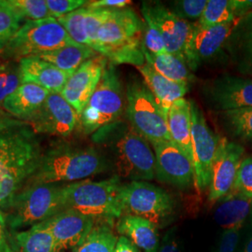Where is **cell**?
I'll use <instances>...</instances> for the list:
<instances>
[{"label": "cell", "instance_id": "1", "mask_svg": "<svg viewBox=\"0 0 252 252\" xmlns=\"http://www.w3.org/2000/svg\"><path fill=\"white\" fill-rule=\"evenodd\" d=\"M42 154L36 133L28 126L0 134V210L4 213L35 174Z\"/></svg>", "mask_w": 252, "mask_h": 252}, {"label": "cell", "instance_id": "2", "mask_svg": "<svg viewBox=\"0 0 252 252\" xmlns=\"http://www.w3.org/2000/svg\"><path fill=\"white\" fill-rule=\"evenodd\" d=\"M108 167L107 159L94 147L57 145L42 154L36 171L27 184H69L88 180Z\"/></svg>", "mask_w": 252, "mask_h": 252}, {"label": "cell", "instance_id": "3", "mask_svg": "<svg viewBox=\"0 0 252 252\" xmlns=\"http://www.w3.org/2000/svg\"><path fill=\"white\" fill-rule=\"evenodd\" d=\"M97 142L106 141L113 155L119 178L131 181L155 179V155L150 142L127 125L113 124L96 132Z\"/></svg>", "mask_w": 252, "mask_h": 252}, {"label": "cell", "instance_id": "4", "mask_svg": "<svg viewBox=\"0 0 252 252\" xmlns=\"http://www.w3.org/2000/svg\"><path fill=\"white\" fill-rule=\"evenodd\" d=\"M96 53L113 64H144L143 21L130 8L113 9L100 28Z\"/></svg>", "mask_w": 252, "mask_h": 252}, {"label": "cell", "instance_id": "5", "mask_svg": "<svg viewBox=\"0 0 252 252\" xmlns=\"http://www.w3.org/2000/svg\"><path fill=\"white\" fill-rule=\"evenodd\" d=\"M122 187L117 175L100 181L84 180L64 184L63 207L96 220H115L124 215L121 203Z\"/></svg>", "mask_w": 252, "mask_h": 252}, {"label": "cell", "instance_id": "6", "mask_svg": "<svg viewBox=\"0 0 252 252\" xmlns=\"http://www.w3.org/2000/svg\"><path fill=\"white\" fill-rule=\"evenodd\" d=\"M64 184H27L5 212L11 231H21L38 224L64 209Z\"/></svg>", "mask_w": 252, "mask_h": 252}, {"label": "cell", "instance_id": "7", "mask_svg": "<svg viewBox=\"0 0 252 252\" xmlns=\"http://www.w3.org/2000/svg\"><path fill=\"white\" fill-rule=\"evenodd\" d=\"M72 44L78 43L73 41L57 19L49 17L23 24L1 51V54L7 59L21 60Z\"/></svg>", "mask_w": 252, "mask_h": 252}, {"label": "cell", "instance_id": "8", "mask_svg": "<svg viewBox=\"0 0 252 252\" xmlns=\"http://www.w3.org/2000/svg\"><path fill=\"white\" fill-rule=\"evenodd\" d=\"M125 108L122 82L113 63L108 62L99 83L79 117L84 134L90 135L116 123Z\"/></svg>", "mask_w": 252, "mask_h": 252}, {"label": "cell", "instance_id": "9", "mask_svg": "<svg viewBox=\"0 0 252 252\" xmlns=\"http://www.w3.org/2000/svg\"><path fill=\"white\" fill-rule=\"evenodd\" d=\"M126 116L135 131L151 144L171 140L167 113L156 102L153 94L140 81H132L126 89Z\"/></svg>", "mask_w": 252, "mask_h": 252}, {"label": "cell", "instance_id": "10", "mask_svg": "<svg viewBox=\"0 0 252 252\" xmlns=\"http://www.w3.org/2000/svg\"><path fill=\"white\" fill-rule=\"evenodd\" d=\"M121 203L124 215L143 218L158 228L170 223L176 207L170 193L148 181L123 185Z\"/></svg>", "mask_w": 252, "mask_h": 252}, {"label": "cell", "instance_id": "11", "mask_svg": "<svg viewBox=\"0 0 252 252\" xmlns=\"http://www.w3.org/2000/svg\"><path fill=\"white\" fill-rule=\"evenodd\" d=\"M190 102L191 146L194 168V185L199 191L209 188L211 173L221 137L207 126L204 113L197 104Z\"/></svg>", "mask_w": 252, "mask_h": 252}, {"label": "cell", "instance_id": "12", "mask_svg": "<svg viewBox=\"0 0 252 252\" xmlns=\"http://www.w3.org/2000/svg\"><path fill=\"white\" fill-rule=\"evenodd\" d=\"M155 155V179L177 187L194 184V168L189 156L172 140L152 143Z\"/></svg>", "mask_w": 252, "mask_h": 252}, {"label": "cell", "instance_id": "13", "mask_svg": "<svg viewBox=\"0 0 252 252\" xmlns=\"http://www.w3.org/2000/svg\"><path fill=\"white\" fill-rule=\"evenodd\" d=\"M79 115L60 93H50L42 107L28 121L36 134L66 137L72 134Z\"/></svg>", "mask_w": 252, "mask_h": 252}, {"label": "cell", "instance_id": "14", "mask_svg": "<svg viewBox=\"0 0 252 252\" xmlns=\"http://www.w3.org/2000/svg\"><path fill=\"white\" fill-rule=\"evenodd\" d=\"M237 22L238 20L212 27L193 24L184 52L190 70H195L203 62L216 57L229 40Z\"/></svg>", "mask_w": 252, "mask_h": 252}, {"label": "cell", "instance_id": "15", "mask_svg": "<svg viewBox=\"0 0 252 252\" xmlns=\"http://www.w3.org/2000/svg\"><path fill=\"white\" fill-rule=\"evenodd\" d=\"M141 11L148 14L158 27L167 53L184 57L185 47L193 24L179 18L161 2H144Z\"/></svg>", "mask_w": 252, "mask_h": 252}, {"label": "cell", "instance_id": "16", "mask_svg": "<svg viewBox=\"0 0 252 252\" xmlns=\"http://www.w3.org/2000/svg\"><path fill=\"white\" fill-rule=\"evenodd\" d=\"M243 147L221 137L211 173L208 201L215 203L233 189L239 166L243 160Z\"/></svg>", "mask_w": 252, "mask_h": 252}, {"label": "cell", "instance_id": "17", "mask_svg": "<svg viewBox=\"0 0 252 252\" xmlns=\"http://www.w3.org/2000/svg\"><path fill=\"white\" fill-rule=\"evenodd\" d=\"M108 63V59L101 54L91 58L73 73L63 86L60 94L77 111L79 117L96 89Z\"/></svg>", "mask_w": 252, "mask_h": 252}, {"label": "cell", "instance_id": "18", "mask_svg": "<svg viewBox=\"0 0 252 252\" xmlns=\"http://www.w3.org/2000/svg\"><path fill=\"white\" fill-rule=\"evenodd\" d=\"M96 220L93 217L83 215L73 209H63L40 224L53 235L57 249L63 252L73 250L81 244Z\"/></svg>", "mask_w": 252, "mask_h": 252}, {"label": "cell", "instance_id": "19", "mask_svg": "<svg viewBox=\"0 0 252 252\" xmlns=\"http://www.w3.org/2000/svg\"><path fill=\"white\" fill-rule=\"evenodd\" d=\"M206 95L210 105L221 112L252 108V79L221 76L207 86Z\"/></svg>", "mask_w": 252, "mask_h": 252}, {"label": "cell", "instance_id": "20", "mask_svg": "<svg viewBox=\"0 0 252 252\" xmlns=\"http://www.w3.org/2000/svg\"><path fill=\"white\" fill-rule=\"evenodd\" d=\"M22 84L33 83L50 93H61L70 74L39 58L29 56L19 60Z\"/></svg>", "mask_w": 252, "mask_h": 252}, {"label": "cell", "instance_id": "21", "mask_svg": "<svg viewBox=\"0 0 252 252\" xmlns=\"http://www.w3.org/2000/svg\"><path fill=\"white\" fill-rule=\"evenodd\" d=\"M50 92L33 83H23L2 104V108L18 120L28 123L44 104Z\"/></svg>", "mask_w": 252, "mask_h": 252}, {"label": "cell", "instance_id": "22", "mask_svg": "<svg viewBox=\"0 0 252 252\" xmlns=\"http://www.w3.org/2000/svg\"><path fill=\"white\" fill-rule=\"evenodd\" d=\"M136 68L142 75L145 85L151 91L156 102L165 113H168L176 101L184 98L188 90V83L171 81L154 70L147 63Z\"/></svg>", "mask_w": 252, "mask_h": 252}, {"label": "cell", "instance_id": "23", "mask_svg": "<svg viewBox=\"0 0 252 252\" xmlns=\"http://www.w3.org/2000/svg\"><path fill=\"white\" fill-rule=\"evenodd\" d=\"M158 227L152 221L132 215H123L117 220L118 234L126 236L143 252H157L160 246Z\"/></svg>", "mask_w": 252, "mask_h": 252}, {"label": "cell", "instance_id": "24", "mask_svg": "<svg viewBox=\"0 0 252 252\" xmlns=\"http://www.w3.org/2000/svg\"><path fill=\"white\" fill-rule=\"evenodd\" d=\"M167 120L172 141L192 161L190 102L184 98L176 101L167 113Z\"/></svg>", "mask_w": 252, "mask_h": 252}, {"label": "cell", "instance_id": "25", "mask_svg": "<svg viewBox=\"0 0 252 252\" xmlns=\"http://www.w3.org/2000/svg\"><path fill=\"white\" fill-rule=\"evenodd\" d=\"M220 201V204L214 213L218 225L224 230L242 228L245 220L252 212V199L242 194L229 192Z\"/></svg>", "mask_w": 252, "mask_h": 252}, {"label": "cell", "instance_id": "26", "mask_svg": "<svg viewBox=\"0 0 252 252\" xmlns=\"http://www.w3.org/2000/svg\"><path fill=\"white\" fill-rule=\"evenodd\" d=\"M143 54L145 62L165 78L171 81L185 83H189V81L194 80V77L184 57L169 53L154 54L149 52L145 48L144 44Z\"/></svg>", "mask_w": 252, "mask_h": 252}, {"label": "cell", "instance_id": "27", "mask_svg": "<svg viewBox=\"0 0 252 252\" xmlns=\"http://www.w3.org/2000/svg\"><path fill=\"white\" fill-rule=\"evenodd\" d=\"M10 239L16 252H61L53 235L40 223L27 230L11 231Z\"/></svg>", "mask_w": 252, "mask_h": 252}, {"label": "cell", "instance_id": "28", "mask_svg": "<svg viewBox=\"0 0 252 252\" xmlns=\"http://www.w3.org/2000/svg\"><path fill=\"white\" fill-rule=\"evenodd\" d=\"M98 54L88 46L72 44L37 56L64 72L72 75L82 63Z\"/></svg>", "mask_w": 252, "mask_h": 252}, {"label": "cell", "instance_id": "29", "mask_svg": "<svg viewBox=\"0 0 252 252\" xmlns=\"http://www.w3.org/2000/svg\"><path fill=\"white\" fill-rule=\"evenodd\" d=\"M114 220H97L90 233L73 252H114L118 236L113 231Z\"/></svg>", "mask_w": 252, "mask_h": 252}, {"label": "cell", "instance_id": "30", "mask_svg": "<svg viewBox=\"0 0 252 252\" xmlns=\"http://www.w3.org/2000/svg\"><path fill=\"white\" fill-rule=\"evenodd\" d=\"M228 41L241 56V65L252 64V10L238 20Z\"/></svg>", "mask_w": 252, "mask_h": 252}, {"label": "cell", "instance_id": "31", "mask_svg": "<svg viewBox=\"0 0 252 252\" xmlns=\"http://www.w3.org/2000/svg\"><path fill=\"white\" fill-rule=\"evenodd\" d=\"M221 115L233 135L246 140L252 139V108L227 110Z\"/></svg>", "mask_w": 252, "mask_h": 252}, {"label": "cell", "instance_id": "32", "mask_svg": "<svg viewBox=\"0 0 252 252\" xmlns=\"http://www.w3.org/2000/svg\"><path fill=\"white\" fill-rule=\"evenodd\" d=\"M24 20L18 11L10 6L9 0H4L0 6V51L23 26Z\"/></svg>", "mask_w": 252, "mask_h": 252}, {"label": "cell", "instance_id": "33", "mask_svg": "<svg viewBox=\"0 0 252 252\" xmlns=\"http://www.w3.org/2000/svg\"><path fill=\"white\" fill-rule=\"evenodd\" d=\"M87 10L88 8L85 5L81 9H77L57 20L66 30L67 34L72 38L73 41L81 45L90 47V42L86 35L84 27V21L87 14Z\"/></svg>", "mask_w": 252, "mask_h": 252}, {"label": "cell", "instance_id": "34", "mask_svg": "<svg viewBox=\"0 0 252 252\" xmlns=\"http://www.w3.org/2000/svg\"><path fill=\"white\" fill-rule=\"evenodd\" d=\"M22 84L19 63L6 62L0 63V107L11 94Z\"/></svg>", "mask_w": 252, "mask_h": 252}, {"label": "cell", "instance_id": "35", "mask_svg": "<svg viewBox=\"0 0 252 252\" xmlns=\"http://www.w3.org/2000/svg\"><path fill=\"white\" fill-rule=\"evenodd\" d=\"M113 9L88 8L84 21V27L86 35L88 36L90 42V48L94 50L95 52L97 48V36L100 28L109 18Z\"/></svg>", "mask_w": 252, "mask_h": 252}, {"label": "cell", "instance_id": "36", "mask_svg": "<svg viewBox=\"0 0 252 252\" xmlns=\"http://www.w3.org/2000/svg\"><path fill=\"white\" fill-rule=\"evenodd\" d=\"M11 7L18 11L24 19L37 21L52 17L46 0H9Z\"/></svg>", "mask_w": 252, "mask_h": 252}, {"label": "cell", "instance_id": "37", "mask_svg": "<svg viewBox=\"0 0 252 252\" xmlns=\"http://www.w3.org/2000/svg\"><path fill=\"white\" fill-rule=\"evenodd\" d=\"M207 0H177L170 2L167 8L179 18L188 21L201 18L207 6Z\"/></svg>", "mask_w": 252, "mask_h": 252}, {"label": "cell", "instance_id": "38", "mask_svg": "<svg viewBox=\"0 0 252 252\" xmlns=\"http://www.w3.org/2000/svg\"><path fill=\"white\" fill-rule=\"evenodd\" d=\"M143 15V44L151 53L162 54L167 53L162 35L152 18L142 12Z\"/></svg>", "mask_w": 252, "mask_h": 252}, {"label": "cell", "instance_id": "39", "mask_svg": "<svg viewBox=\"0 0 252 252\" xmlns=\"http://www.w3.org/2000/svg\"><path fill=\"white\" fill-rule=\"evenodd\" d=\"M230 192L242 194L252 199V156L243 158Z\"/></svg>", "mask_w": 252, "mask_h": 252}, {"label": "cell", "instance_id": "40", "mask_svg": "<svg viewBox=\"0 0 252 252\" xmlns=\"http://www.w3.org/2000/svg\"><path fill=\"white\" fill-rule=\"evenodd\" d=\"M84 0H46L47 7L52 17L55 19L63 17L77 9H81L87 4Z\"/></svg>", "mask_w": 252, "mask_h": 252}, {"label": "cell", "instance_id": "41", "mask_svg": "<svg viewBox=\"0 0 252 252\" xmlns=\"http://www.w3.org/2000/svg\"><path fill=\"white\" fill-rule=\"evenodd\" d=\"M241 228L224 230L220 235L219 244L214 252H234L240 238Z\"/></svg>", "mask_w": 252, "mask_h": 252}, {"label": "cell", "instance_id": "42", "mask_svg": "<svg viewBox=\"0 0 252 252\" xmlns=\"http://www.w3.org/2000/svg\"><path fill=\"white\" fill-rule=\"evenodd\" d=\"M157 252H181L177 228H172L166 232L161 240Z\"/></svg>", "mask_w": 252, "mask_h": 252}, {"label": "cell", "instance_id": "43", "mask_svg": "<svg viewBox=\"0 0 252 252\" xmlns=\"http://www.w3.org/2000/svg\"><path fill=\"white\" fill-rule=\"evenodd\" d=\"M131 3L129 0H95L88 1L86 6L92 9H124Z\"/></svg>", "mask_w": 252, "mask_h": 252}, {"label": "cell", "instance_id": "44", "mask_svg": "<svg viewBox=\"0 0 252 252\" xmlns=\"http://www.w3.org/2000/svg\"><path fill=\"white\" fill-rule=\"evenodd\" d=\"M26 126H28L27 123L11 116L3 108H0V134L12 128Z\"/></svg>", "mask_w": 252, "mask_h": 252}, {"label": "cell", "instance_id": "45", "mask_svg": "<svg viewBox=\"0 0 252 252\" xmlns=\"http://www.w3.org/2000/svg\"><path fill=\"white\" fill-rule=\"evenodd\" d=\"M114 252H140V250L126 236H119Z\"/></svg>", "mask_w": 252, "mask_h": 252}, {"label": "cell", "instance_id": "46", "mask_svg": "<svg viewBox=\"0 0 252 252\" xmlns=\"http://www.w3.org/2000/svg\"><path fill=\"white\" fill-rule=\"evenodd\" d=\"M7 220L5 213L0 210V250L4 246V244L7 242V236H8V231H7Z\"/></svg>", "mask_w": 252, "mask_h": 252}, {"label": "cell", "instance_id": "47", "mask_svg": "<svg viewBox=\"0 0 252 252\" xmlns=\"http://www.w3.org/2000/svg\"><path fill=\"white\" fill-rule=\"evenodd\" d=\"M241 71L245 73V74H248L250 76L252 77V64H249V65H241L240 67Z\"/></svg>", "mask_w": 252, "mask_h": 252}, {"label": "cell", "instance_id": "48", "mask_svg": "<svg viewBox=\"0 0 252 252\" xmlns=\"http://www.w3.org/2000/svg\"><path fill=\"white\" fill-rule=\"evenodd\" d=\"M0 252H16L12 248H11V246L9 245L8 242H6V243L4 244V246L2 247V249L0 250Z\"/></svg>", "mask_w": 252, "mask_h": 252}, {"label": "cell", "instance_id": "49", "mask_svg": "<svg viewBox=\"0 0 252 252\" xmlns=\"http://www.w3.org/2000/svg\"><path fill=\"white\" fill-rule=\"evenodd\" d=\"M244 252H252V238H251L246 244Z\"/></svg>", "mask_w": 252, "mask_h": 252}, {"label": "cell", "instance_id": "50", "mask_svg": "<svg viewBox=\"0 0 252 252\" xmlns=\"http://www.w3.org/2000/svg\"><path fill=\"white\" fill-rule=\"evenodd\" d=\"M3 3H4V0H0V6H1Z\"/></svg>", "mask_w": 252, "mask_h": 252}, {"label": "cell", "instance_id": "51", "mask_svg": "<svg viewBox=\"0 0 252 252\" xmlns=\"http://www.w3.org/2000/svg\"><path fill=\"white\" fill-rule=\"evenodd\" d=\"M251 218H252V212H251Z\"/></svg>", "mask_w": 252, "mask_h": 252}]
</instances>
